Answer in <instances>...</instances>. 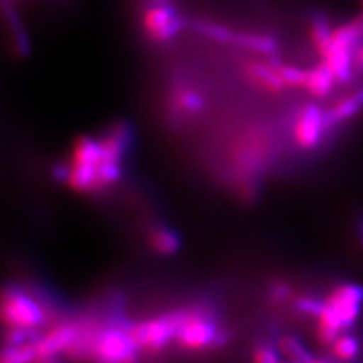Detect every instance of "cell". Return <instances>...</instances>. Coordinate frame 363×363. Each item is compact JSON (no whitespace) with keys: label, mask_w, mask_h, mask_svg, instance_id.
<instances>
[{"label":"cell","mask_w":363,"mask_h":363,"mask_svg":"<svg viewBox=\"0 0 363 363\" xmlns=\"http://www.w3.org/2000/svg\"><path fill=\"white\" fill-rule=\"evenodd\" d=\"M363 311V286L359 283H342L324 300L318 316V339L325 345L345 333L357 321Z\"/></svg>","instance_id":"6da1fadb"},{"label":"cell","mask_w":363,"mask_h":363,"mask_svg":"<svg viewBox=\"0 0 363 363\" xmlns=\"http://www.w3.org/2000/svg\"><path fill=\"white\" fill-rule=\"evenodd\" d=\"M141 26L147 40L167 44L186 28V20L168 0H153L141 14Z\"/></svg>","instance_id":"7a4b0ae2"},{"label":"cell","mask_w":363,"mask_h":363,"mask_svg":"<svg viewBox=\"0 0 363 363\" xmlns=\"http://www.w3.org/2000/svg\"><path fill=\"white\" fill-rule=\"evenodd\" d=\"M97 363H133L138 356V344L129 333V327H111L91 340Z\"/></svg>","instance_id":"3957f363"},{"label":"cell","mask_w":363,"mask_h":363,"mask_svg":"<svg viewBox=\"0 0 363 363\" xmlns=\"http://www.w3.org/2000/svg\"><path fill=\"white\" fill-rule=\"evenodd\" d=\"M269 153V140L264 129H248L233 149V164L244 179L252 180L265 164Z\"/></svg>","instance_id":"277c9868"},{"label":"cell","mask_w":363,"mask_h":363,"mask_svg":"<svg viewBox=\"0 0 363 363\" xmlns=\"http://www.w3.org/2000/svg\"><path fill=\"white\" fill-rule=\"evenodd\" d=\"M185 316L186 312H177L161 318H155V320H149L140 324H133L129 327V333L140 348L153 351L161 350L169 340L176 339Z\"/></svg>","instance_id":"5b68a950"},{"label":"cell","mask_w":363,"mask_h":363,"mask_svg":"<svg viewBox=\"0 0 363 363\" xmlns=\"http://www.w3.org/2000/svg\"><path fill=\"white\" fill-rule=\"evenodd\" d=\"M2 318L8 328L30 330L43 324L44 313L35 300L13 286L4 291Z\"/></svg>","instance_id":"8992f818"},{"label":"cell","mask_w":363,"mask_h":363,"mask_svg":"<svg viewBox=\"0 0 363 363\" xmlns=\"http://www.w3.org/2000/svg\"><path fill=\"white\" fill-rule=\"evenodd\" d=\"M176 339L186 350H203L221 344L224 335L206 313L201 311H188Z\"/></svg>","instance_id":"52a82bcc"},{"label":"cell","mask_w":363,"mask_h":363,"mask_svg":"<svg viewBox=\"0 0 363 363\" xmlns=\"http://www.w3.org/2000/svg\"><path fill=\"white\" fill-rule=\"evenodd\" d=\"M330 132L325 120V109L318 104H306L297 113L292 128L294 141L301 150L311 152L320 147Z\"/></svg>","instance_id":"ba28073f"},{"label":"cell","mask_w":363,"mask_h":363,"mask_svg":"<svg viewBox=\"0 0 363 363\" xmlns=\"http://www.w3.org/2000/svg\"><path fill=\"white\" fill-rule=\"evenodd\" d=\"M206 106V99L197 88L189 84L179 82L173 85L172 91H169L167 111L169 120L176 124H182L199 117Z\"/></svg>","instance_id":"9c48e42d"},{"label":"cell","mask_w":363,"mask_h":363,"mask_svg":"<svg viewBox=\"0 0 363 363\" xmlns=\"http://www.w3.org/2000/svg\"><path fill=\"white\" fill-rule=\"evenodd\" d=\"M133 143V126L126 120H120L112 123L108 130L100 138L101 150H104V159L111 164L121 165L123 159L129 152Z\"/></svg>","instance_id":"30bf717a"},{"label":"cell","mask_w":363,"mask_h":363,"mask_svg":"<svg viewBox=\"0 0 363 363\" xmlns=\"http://www.w3.org/2000/svg\"><path fill=\"white\" fill-rule=\"evenodd\" d=\"M242 70L250 84L268 93L276 94L288 88L277 70V65L272 61H248L244 64Z\"/></svg>","instance_id":"8fae6325"},{"label":"cell","mask_w":363,"mask_h":363,"mask_svg":"<svg viewBox=\"0 0 363 363\" xmlns=\"http://www.w3.org/2000/svg\"><path fill=\"white\" fill-rule=\"evenodd\" d=\"M79 337H81V335H79L77 328L72 324L55 327L53 330H50L48 335L35 342L38 359L48 360L55 354H58L60 351L70 350L77 342Z\"/></svg>","instance_id":"7c38bea8"},{"label":"cell","mask_w":363,"mask_h":363,"mask_svg":"<svg viewBox=\"0 0 363 363\" xmlns=\"http://www.w3.org/2000/svg\"><path fill=\"white\" fill-rule=\"evenodd\" d=\"M363 109V86L344 99L337 100L330 108L325 109V120L328 130H335L340 124L354 118Z\"/></svg>","instance_id":"4fadbf2b"},{"label":"cell","mask_w":363,"mask_h":363,"mask_svg":"<svg viewBox=\"0 0 363 363\" xmlns=\"http://www.w3.org/2000/svg\"><path fill=\"white\" fill-rule=\"evenodd\" d=\"M336 76L327 62H320L309 68L306 73L304 89L315 99H325L332 94L336 84Z\"/></svg>","instance_id":"5bb4252c"},{"label":"cell","mask_w":363,"mask_h":363,"mask_svg":"<svg viewBox=\"0 0 363 363\" xmlns=\"http://www.w3.org/2000/svg\"><path fill=\"white\" fill-rule=\"evenodd\" d=\"M191 26L199 33V35L204 37L206 40H211L218 44H229V45L232 44L235 48L241 32L227 25H223V23L208 20V18H197L191 23Z\"/></svg>","instance_id":"9a60e30c"},{"label":"cell","mask_w":363,"mask_h":363,"mask_svg":"<svg viewBox=\"0 0 363 363\" xmlns=\"http://www.w3.org/2000/svg\"><path fill=\"white\" fill-rule=\"evenodd\" d=\"M354 53L356 50L353 49H332L323 58V61L332 68L339 84H348L353 79L356 72Z\"/></svg>","instance_id":"2e32d148"},{"label":"cell","mask_w":363,"mask_h":363,"mask_svg":"<svg viewBox=\"0 0 363 363\" xmlns=\"http://www.w3.org/2000/svg\"><path fill=\"white\" fill-rule=\"evenodd\" d=\"M236 48L272 58L279 50V40L274 35H269V33L265 32L241 30Z\"/></svg>","instance_id":"e0dca14e"},{"label":"cell","mask_w":363,"mask_h":363,"mask_svg":"<svg viewBox=\"0 0 363 363\" xmlns=\"http://www.w3.org/2000/svg\"><path fill=\"white\" fill-rule=\"evenodd\" d=\"M333 28L330 25V20L324 14L316 11V13H312L309 17V35L312 40V44L315 50L320 53L321 58H324V55L327 53L328 48L332 44L333 38Z\"/></svg>","instance_id":"ac0fdd59"},{"label":"cell","mask_w":363,"mask_h":363,"mask_svg":"<svg viewBox=\"0 0 363 363\" xmlns=\"http://www.w3.org/2000/svg\"><path fill=\"white\" fill-rule=\"evenodd\" d=\"M279 350L285 360L291 363H312L316 359L298 337L289 335L279 339Z\"/></svg>","instance_id":"d6986e66"},{"label":"cell","mask_w":363,"mask_h":363,"mask_svg":"<svg viewBox=\"0 0 363 363\" xmlns=\"http://www.w3.org/2000/svg\"><path fill=\"white\" fill-rule=\"evenodd\" d=\"M149 241L152 247L161 255H173L180 247V240L172 229L165 225H157L150 232Z\"/></svg>","instance_id":"ffe728a7"},{"label":"cell","mask_w":363,"mask_h":363,"mask_svg":"<svg viewBox=\"0 0 363 363\" xmlns=\"http://www.w3.org/2000/svg\"><path fill=\"white\" fill-rule=\"evenodd\" d=\"M362 344L357 336L351 333H342L332 344V353L340 362H353L359 357Z\"/></svg>","instance_id":"44dd1931"},{"label":"cell","mask_w":363,"mask_h":363,"mask_svg":"<svg viewBox=\"0 0 363 363\" xmlns=\"http://www.w3.org/2000/svg\"><path fill=\"white\" fill-rule=\"evenodd\" d=\"M38 359L35 344L8 345L2 353V363H32Z\"/></svg>","instance_id":"7402d4cb"},{"label":"cell","mask_w":363,"mask_h":363,"mask_svg":"<svg viewBox=\"0 0 363 363\" xmlns=\"http://www.w3.org/2000/svg\"><path fill=\"white\" fill-rule=\"evenodd\" d=\"M272 62L277 65V70L288 88H304L306 73H308V70H303V68H300L297 65L281 64V62H276V61H272Z\"/></svg>","instance_id":"603a6c76"},{"label":"cell","mask_w":363,"mask_h":363,"mask_svg":"<svg viewBox=\"0 0 363 363\" xmlns=\"http://www.w3.org/2000/svg\"><path fill=\"white\" fill-rule=\"evenodd\" d=\"M285 359H281V353L271 345H259L255 350V363H283Z\"/></svg>","instance_id":"cb8c5ba5"},{"label":"cell","mask_w":363,"mask_h":363,"mask_svg":"<svg viewBox=\"0 0 363 363\" xmlns=\"http://www.w3.org/2000/svg\"><path fill=\"white\" fill-rule=\"evenodd\" d=\"M295 306H297V309L301 313L318 318V316H320L321 311H323L324 301L323 300H318V298H312V297H303V298L297 300Z\"/></svg>","instance_id":"d4e9b609"},{"label":"cell","mask_w":363,"mask_h":363,"mask_svg":"<svg viewBox=\"0 0 363 363\" xmlns=\"http://www.w3.org/2000/svg\"><path fill=\"white\" fill-rule=\"evenodd\" d=\"M354 61H356V72L363 73V41L357 45L356 53H354Z\"/></svg>","instance_id":"484cf974"},{"label":"cell","mask_w":363,"mask_h":363,"mask_svg":"<svg viewBox=\"0 0 363 363\" xmlns=\"http://www.w3.org/2000/svg\"><path fill=\"white\" fill-rule=\"evenodd\" d=\"M356 238L360 247L363 248V213L356 220Z\"/></svg>","instance_id":"4316f807"},{"label":"cell","mask_w":363,"mask_h":363,"mask_svg":"<svg viewBox=\"0 0 363 363\" xmlns=\"http://www.w3.org/2000/svg\"><path fill=\"white\" fill-rule=\"evenodd\" d=\"M312 363H327V362H324V360H318V359H315Z\"/></svg>","instance_id":"83f0119b"},{"label":"cell","mask_w":363,"mask_h":363,"mask_svg":"<svg viewBox=\"0 0 363 363\" xmlns=\"http://www.w3.org/2000/svg\"><path fill=\"white\" fill-rule=\"evenodd\" d=\"M360 4H362V6H363V0H360Z\"/></svg>","instance_id":"f1b7e54d"}]
</instances>
